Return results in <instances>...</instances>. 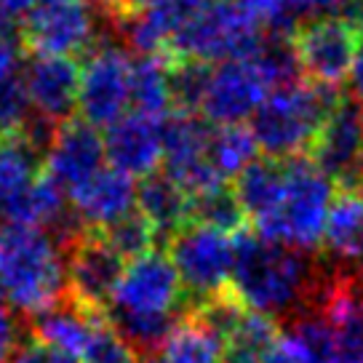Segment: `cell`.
Segmentation results:
<instances>
[{
  "instance_id": "6da1fadb",
  "label": "cell",
  "mask_w": 363,
  "mask_h": 363,
  "mask_svg": "<svg viewBox=\"0 0 363 363\" xmlns=\"http://www.w3.org/2000/svg\"><path fill=\"white\" fill-rule=\"evenodd\" d=\"M320 278L307 251L275 243L257 233L235 235V267L230 291L240 305L267 318L291 315L305 310Z\"/></svg>"
},
{
  "instance_id": "7a4b0ae2",
  "label": "cell",
  "mask_w": 363,
  "mask_h": 363,
  "mask_svg": "<svg viewBox=\"0 0 363 363\" xmlns=\"http://www.w3.org/2000/svg\"><path fill=\"white\" fill-rule=\"evenodd\" d=\"M0 294L30 318L67 294V251L51 233L0 225Z\"/></svg>"
},
{
  "instance_id": "3957f363",
  "label": "cell",
  "mask_w": 363,
  "mask_h": 363,
  "mask_svg": "<svg viewBox=\"0 0 363 363\" xmlns=\"http://www.w3.org/2000/svg\"><path fill=\"white\" fill-rule=\"evenodd\" d=\"M289 337L307 363H363V281L337 275L320 281Z\"/></svg>"
},
{
  "instance_id": "277c9868",
  "label": "cell",
  "mask_w": 363,
  "mask_h": 363,
  "mask_svg": "<svg viewBox=\"0 0 363 363\" xmlns=\"http://www.w3.org/2000/svg\"><path fill=\"white\" fill-rule=\"evenodd\" d=\"M334 198V182L310 158L284 160V179L278 193L267 211L254 219L257 235L296 251L315 249L326 235Z\"/></svg>"
},
{
  "instance_id": "5b68a950",
  "label": "cell",
  "mask_w": 363,
  "mask_h": 363,
  "mask_svg": "<svg viewBox=\"0 0 363 363\" xmlns=\"http://www.w3.org/2000/svg\"><path fill=\"white\" fill-rule=\"evenodd\" d=\"M337 102L334 91L310 80H296L270 91L249 123L259 152L272 160L302 158Z\"/></svg>"
},
{
  "instance_id": "8992f818",
  "label": "cell",
  "mask_w": 363,
  "mask_h": 363,
  "mask_svg": "<svg viewBox=\"0 0 363 363\" xmlns=\"http://www.w3.org/2000/svg\"><path fill=\"white\" fill-rule=\"evenodd\" d=\"M264 35L240 9L238 0H206L171 40V51L187 62L219 65L254 54Z\"/></svg>"
},
{
  "instance_id": "52a82bcc",
  "label": "cell",
  "mask_w": 363,
  "mask_h": 363,
  "mask_svg": "<svg viewBox=\"0 0 363 363\" xmlns=\"http://www.w3.org/2000/svg\"><path fill=\"white\" fill-rule=\"evenodd\" d=\"M169 259L177 267L182 291L193 299L187 310H193L227 291L235 267V235L190 222L169 238Z\"/></svg>"
},
{
  "instance_id": "ba28073f",
  "label": "cell",
  "mask_w": 363,
  "mask_h": 363,
  "mask_svg": "<svg viewBox=\"0 0 363 363\" xmlns=\"http://www.w3.org/2000/svg\"><path fill=\"white\" fill-rule=\"evenodd\" d=\"M131 67L134 54L121 43H96L80 65L78 113L94 128H110L131 113Z\"/></svg>"
},
{
  "instance_id": "9c48e42d",
  "label": "cell",
  "mask_w": 363,
  "mask_h": 363,
  "mask_svg": "<svg viewBox=\"0 0 363 363\" xmlns=\"http://www.w3.org/2000/svg\"><path fill=\"white\" fill-rule=\"evenodd\" d=\"M182 302L184 291L174 262L169 259V254L152 249L125 264L123 278L104 315L182 320L179 313H187Z\"/></svg>"
},
{
  "instance_id": "30bf717a",
  "label": "cell",
  "mask_w": 363,
  "mask_h": 363,
  "mask_svg": "<svg viewBox=\"0 0 363 363\" xmlns=\"http://www.w3.org/2000/svg\"><path fill=\"white\" fill-rule=\"evenodd\" d=\"M22 35L38 57L89 54L99 43L96 0H48L35 6L22 22Z\"/></svg>"
},
{
  "instance_id": "8fae6325",
  "label": "cell",
  "mask_w": 363,
  "mask_h": 363,
  "mask_svg": "<svg viewBox=\"0 0 363 363\" xmlns=\"http://www.w3.org/2000/svg\"><path fill=\"white\" fill-rule=\"evenodd\" d=\"M361 40L363 38L358 27L345 16L310 19L296 30L294 38L299 69L305 72L310 83L334 91L350 78Z\"/></svg>"
},
{
  "instance_id": "7c38bea8",
  "label": "cell",
  "mask_w": 363,
  "mask_h": 363,
  "mask_svg": "<svg viewBox=\"0 0 363 363\" xmlns=\"http://www.w3.org/2000/svg\"><path fill=\"white\" fill-rule=\"evenodd\" d=\"M270 91L272 86L251 54L219 62L211 65L198 113L211 125H249Z\"/></svg>"
},
{
  "instance_id": "4fadbf2b",
  "label": "cell",
  "mask_w": 363,
  "mask_h": 363,
  "mask_svg": "<svg viewBox=\"0 0 363 363\" xmlns=\"http://www.w3.org/2000/svg\"><path fill=\"white\" fill-rule=\"evenodd\" d=\"M211 128L214 125L193 113H171L163 121V174L190 198L225 184L208 160Z\"/></svg>"
},
{
  "instance_id": "5bb4252c",
  "label": "cell",
  "mask_w": 363,
  "mask_h": 363,
  "mask_svg": "<svg viewBox=\"0 0 363 363\" xmlns=\"http://www.w3.org/2000/svg\"><path fill=\"white\" fill-rule=\"evenodd\" d=\"M128 262L104 240L102 233H86L67 251V296L96 315H104Z\"/></svg>"
},
{
  "instance_id": "9a60e30c",
  "label": "cell",
  "mask_w": 363,
  "mask_h": 363,
  "mask_svg": "<svg viewBox=\"0 0 363 363\" xmlns=\"http://www.w3.org/2000/svg\"><path fill=\"white\" fill-rule=\"evenodd\" d=\"M104 166H107L104 134L86 121L62 123L43 152L45 177L67 195L83 187Z\"/></svg>"
},
{
  "instance_id": "2e32d148",
  "label": "cell",
  "mask_w": 363,
  "mask_h": 363,
  "mask_svg": "<svg viewBox=\"0 0 363 363\" xmlns=\"http://www.w3.org/2000/svg\"><path fill=\"white\" fill-rule=\"evenodd\" d=\"M313 163L331 182L358 187L363 174V104L337 102L313 142Z\"/></svg>"
},
{
  "instance_id": "e0dca14e",
  "label": "cell",
  "mask_w": 363,
  "mask_h": 363,
  "mask_svg": "<svg viewBox=\"0 0 363 363\" xmlns=\"http://www.w3.org/2000/svg\"><path fill=\"white\" fill-rule=\"evenodd\" d=\"M22 86L33 115L45 123H67L78 110L80 67L75 59L38 57L22 65Z\"/></svg>"
},
{
  "instance_id": "ac0fdd59",
  "label": "cell",
  "mask_w": 363,
  "mask_h": 363,
  "mask_svg": "<svg viewBox=\"0 0 363 363\" xmlns=\"http://www.w3.org/2000/svg\"><path fill=\"white\" fill-rule=\"evenodd\" d=\"M107 166L134 179L155 174L163 163V121L142 113H125L110 128H104Z\"/></svg>"
},
{
  "instance_id": "d6986e66",
  "label": "cell",
  "mask_w": 363,
  "mask_h": 363,
  "mask_svg": "<svg viewBox=\"0 0 363 363\" xmlns=\"http://www.w3.org/2000/svg\"><path fill=\"white\" fill-rule=\"evenodd\" d=\"M136 184L139 182L134 177L104 166L83 187L67 195L69 208L86 225V230L102 233L136 211Z\"/></svg>"
},
{
  "instance_id": "ffe728a7",
  "label": "cell",
  "mask_w": 363,
  "mask_h": 363,
  "mask_svg": "<svg viewBox=\"0 0 363 363\" xmlns=\"http://www.w3.org/2000/svg\"><path fill=\"white\" fill-rule=\"evenodd\" d=\"M102 318L104 315H96L86 307H80L75 299H69L65 294L57 305H51L48 310L30 318L27 329L33 331L35 342H43L48 347L80 361L83 352L89 350Z\"/></svg>"
},
{
  "instance_id": "44dd1931",
  "label": "cell",
  "mask_w": 363,
  "mask_h": 363,
  "mask_svg": "<svg viewBox=\"0 0 363 363\" xmlns=\"http://www.w3.org/2000/svg\"><path fill=\"white\" fill-rule=\"evenodd\" d=\"M136 211L147 219L158 238L169 240L193 222V198L169 174H150L136 184Z\"/></svg>"
},
{
  "instance_id": "7402d4cb",
  "label": "cell",
  "mask_w": 363,
  "mask_h": 363,
  "mask_svg": "<svg viewBox=\"0 0 363 363\" xmlns=\"http://www.w3.org/2000/svg\"><path fill=\"white\" fill-rule=\"evenodd\" d=\"M323 246L342 264L363 267V193L345 187L331 203Z\"/></svg>"
},
{
  "instance_id": "603a6c76",
  "label": "cell",
  "mask_w": 363,
  "mask_h": 363,
  "mask_svg": "<svg viewBox=\"0 0 363 363\" xmlns=\"http://www.w3.org/2000/svg\"><path fill=\"white\" fill-rule=\"evenodd\" d=\"M174 107L171 65L163 57H136L131 67V113L166 121Z\"/></svg>"
},
{
  "instance_id": "cb8c5ba5",
  "label": "cell",
  "mask_w": 363,
  "mask_h": 363,
  "mask_svg": "<svg viewBox=\"0 0 363 363\" xmlns=\"http://www.w3.org/2000/svg\"><path fill=\"white\" fill-rule=\"evenodd\" d=\"M259 158V147L254 142L249 125H214L208 142V160L219 179L235 182Z\"/></svg>"
},
{
  "instance_id": "d4e9b609",
  "label": "cell",
  "mask_w": 363,
  "mask_h": 363,
  "mask_svg": "<svg viewBox=\"0 0 363 363\" xmlns=\"http://www.w3.org/2000/svg\"><path fill=\"white\" fill-rule=\"evenodd\" d=\"M278 340V320L246 310L238 326L227 334L222 363H262Z\"/></svg>"
},
{
  "instance_id": "484cf974",
  "label": "cell",
  "mask_w": 363,
  "mask_h": 363,
  "mask_svg": "<svg viewBox=\"0 0 363 363\" xmlns=\"http://www.w3.org/2000/svg\"><path fill=\"white\" fill-rule=\"evenodd\" d=\"M160 352L163 363H222L225 340L193 315H184Z\"/></svg>"
},
{
  "instance_id": "4316f807",
  "label": "cell",
  "mask_w": 363,
  "mask_h": 363,
  "mask_svg": "<svg viewBox=\"0 0 363 363\" xmlns=\"http://www.w3.org/2000/svg\"><path fill=\"white\" fill-rule=\"evenodd\" d=\"M38 166H43V158L22 136L0 139V208L38 179Z\"/></svg>"
},
{
  "instance_id": "83f0119b",
  "label": "cell",
  "mask_w": 363,
  "mask_h": 363,
  "mask_svg": "<svg viewBox=\"0 0 363 363\" xmlns=\"http://www.w3.org/2000/svg\"><path fill=\"white\" fill-rule=\"evenodd\" d=\"M243 219H246V214H243L233 187H227V184L206 190V193L193 198V222H198V225H208L214 230L235 235L243 225Z\"/></svg>"
},
{
  "instance_id": "f1b7e54d",
  "label": "cell",
  "mask_w": 363,
  "mask_h": 363,
  "mask_svg": "<svg viewBox=\"0 0 363 363\" xmlns=\"http://www.w3.org/2000/svg\"><path fill=\"white\" fill-rule=\"evenodd\" d=\"M102 235L125 262L152 251L155 240H158V233L152 230V225L139 211H134V214H128L121 222H115L113 227L102 230Z\"/></svg>"
},
{
  "instance_id": "f546056e",
  "label": "cell",
  "mask_w": 363,
  "mask_h": 363,
  "mask_svg": "<svg viewBox=\"0 0 363 363\" xmlns=\"http://www.w3.org/2000/svg\"><path fill=\"white\" fill-rule=\"evenodd\" d=\"M240 9L249 13V19L259 33L267 38H286V33H291L299 27L302 16L296 11L294 0H238Z\"/></svg>"
},
{
  "instance_id": "4dcf8cb0",
  "label": "cell",
  "mask_w": 363,
  "mask_h": 363,
  "mask_svg": "<svg viewBox=\"0 0 363 363\" xmlns=\"http://www.w3.org/2000/svg\"><path fill=\"white\" fill-rule=\"evenodd\" d=\"M208 72H211V65L187 62V59H179V65H171V94H174V104L182 107L179 113L195 115L201 110Z\"/></svg>"
},
{
  "instance_id": "1f68e13d",
  "label": "cell",
  "mask_w": 363,
  "mask_h": 363,
  "mask_svg": "<svg viewBox=\"0 0 363 363\" xmlns=\"http://www.w3.org/2000/svg\"><path fill=\"white\" fill-rule=\"evenodd\" d=\"M78 363H139V358H136V352L115 334L113 326L107 323V318H102V323H99V329L94 334L89 350L83 352V358H80Z\"/></svg>"
},
{
  "instance_id": "d6a6232c",
  "label": "cell",
  "mask_w": 363,
  "mask_h": 363,
  "mask_svg": "<svg viewBox=\"0 0 363 363\" xmlns=\"http://www.w3.org/2000/svg\"><path fill=\"white\" fill-rule=\"evenodd\" d=\"M22 75V43L16 27L0 19V86Z\"/></svg>"
},
{
  "instance_id": "836d02e7",
  "label": "cell",
  "mask_w": 363,
  "mask_h": 363,
  "mask_svg": "<svg viewBox=\"0 0 363 363\" xmlns=\"http://www.w3.org/2000/svg\"><path fill=\"white\" fill-rule=\"evenodd\" d=\"M22 331V318L16 315V310L9 302L0 299V363H11L16 352L24 347Z\"/></svg>"
},
{
  "instance_id": "e575fe53",
  "label": "cell",
  "mask_w": 363,
  "mask_h": 363,
  "mask_svg": "<svg viewBox=\"0 0 363 363\" xmlns=\"http://www.w3.org/2000/svg\"><path fill=\"white\" fill-rule=\"evenodd\" d=\"M361 0H294L302 22L320 16H342V11H355Z\"/></svg>"
},
{
  "instance_id": "d590c367",
  "label": "cell",
  "mask_w": 363,
  "mask_h": 363,
  "mask_svg": "<svg viewBox=\"0 0 363 363\" xmlns=\"http://www.w3.org/2000/svg\"><path fill=\"white\" fill-rule=\"evenodd\" d=\"M11 363H78L75 358H69L65 352L48 347L43 342H24V347L16 352V358Z\"/></svg>"
},
{
  "instance_id": "8d00e7d4",
  "label": "cell",
  "mask_w": 363,
  "mask_h": 363,
  "mask_svg": "<svg viewBox=\"0 0 363 363\" xmlns=\"http://www.w3.org/2000/svg\"><path fill=\"white\" fill-rule=\"evenodd\" d=\"M262 363H307V358L289 334H281V340L275 342V347L267 352V358Z\"/></svg>"
},
{
  "instance_id": "74e56055",
  "label": "cell",
  "mask_w": 363,
  "mask_h": 363,
  "mask_svg": "<svg viewBox=\"0 0 363 363\" xmlns=\"http://www.w3.org/2000/svg\"><path fill=\"white\" fill-rule=\"evenodd\" d=\"M125 9L142 11V9H155V6H182V9H198L206 0H121Z\"/></svg>"
},
{
  "instance_id": "f35d334b",
  "label": "cell",
  "mask_w": 363,
  "mask_h": 363,
  "mask_svg": "<svg viewBox=\"0 0 363 363\" xmlns=\"http://www.w3.org/2000/svg\"><path fill=\"white\" fill-rule=\"evenodd\" d=\"M347 83H350L352 94L363 102V40H361V45H358V54H355V62H352Z\"/></svg>"
},
{
  "instance_id": "ab89813d",
  "label": "cell",
  "mask_w": 363,
  "mask_h": 363,
  "mask_svg": "<svg viewBox=\"0 0 363 363\" xmlns=\"http://www.w3.org/2000/svg\"><path fill=\"white\" fill-rule=\"evenodd\" d=\"M142 363H163V361H160L158 355H152V358H142Z\"/></svg>"
},
{
  "instance_id": "60d3db41",
  "label": "cell",
  "mask_w": 363,
  "mask_h": 363,
  "mask_svg": "<svg viewBox=\"0 0 363 363\" xmlns=\"http://www.w3.org/2000/svg\"><path fill=\"white\" fill-rule=\"evenodd\" d=\"M355 11H358V16H361V27H363V0L358 3V9H355Z\"/></svg>"
},
{
  "instance_id": "b9f144b4",
  "label": "cell",
  "mask_w": 363,
  "mask_h": 363,
  "mask_svg": "<svg viewBox=\"0 0 363 363\" xmlns=\"http://www.w3.org/2000/svg\"><path fill=\"white\" fill-rule=\"evenodd\" d=\"M40 3H48V0H35V6H40Z\"/></svg>"
},
{
  "instance_id": "7bdbcfd3",
  "label": "cell",
  "mask_w": 363,
  "mask_h": 363,
  "mask_svg": "<svg viewBox=\"0 0 363 363\" xmlns=\"http://www.w3.org/2000/svg\"><path fill=\"white\" fill-rule=\"evenodd\" d=\"M361 182H363V174H361ZM358 187H361V184H358Z\"/></svg>"
}]
</instances>
